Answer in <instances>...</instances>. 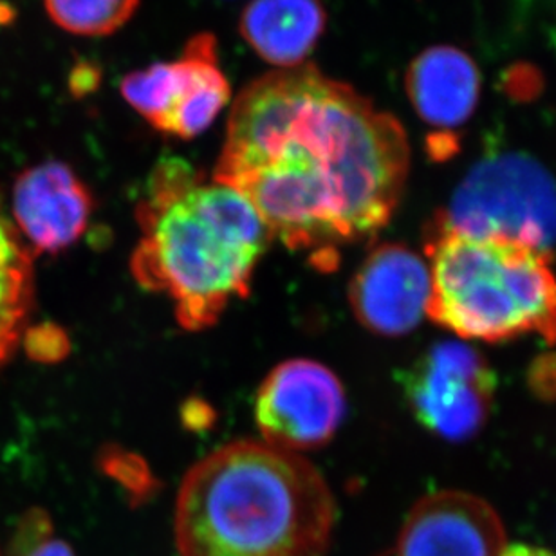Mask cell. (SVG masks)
<instances>
[{
    "instance_id": "8",
    "label": "cell",
    "mask_w": 556,
    "mask_h": 556,
    "mask_svg": "<svg viewBox=\"0 0 556 556\" xmlns=\"http://www.w3.org/2000/svg\"><path fill=\"white\" fill-rule=\"evenodd\" d=\"M345 416L342 381L313 359L277 365L258 387L255 419L264 443L300 454L329 443Z\"/></svg>"
},
{
    "instance_id": "6",
    "label": "cell",
    "mask_w": 556,
    "mask_h": 556,
    "mask_svg": "<svg viewBox=\"0 0 556 556\" xmlns=\"http://www.w3.org/2000/svg\"><path fill=\"white\" fill-rule=\"evenodd\" d=\"M122 97L163 135H203L231 100L214 35L199 33L179 59L129 73L122 81Z\"/></svg>"
},
{
    "instance_id": "11",
    "label": "cell",
    "mask_w": 556,
    "mask_h": 556,
    "mask_svg": "<svg viewBox=\"0 0 556 556\" xmlns=\"http://www.w3.org/2000/svg\"><path fill=\"white\" fill-rule=\"evenodd\" d=\"M503 520L484 498L443 490L419 498L400 536L396 556H501Z\"/></svg>"
},
{
    "instance_id": "5",
    "label": "cell",
    "mask_w": 556,
    "mask_h": 556,
    "mask_svg": "<svg viewBox=\"0 0 556 556\" xmlns=\"http://www.w3.org/2000/svg\"><path fill=\"white\" fill-rule=\"evenodd\" d=\"M433 225L468 236L501 237L552 255L556 248V182L536 160L493 152L471 166Z\"/></svg>"
},
{
    "instance_id": "15",
    "label": "cell",
    "mask_w": 556,
    "mask_h": 556,
    "mask_svg": "<svg viewBox=\"0 0 556 556\" xmlns=\"http://www.w3.org/2000/svg\"><path fill=\"white\" fill-rule=\"evenodd\" d=\"M49 18L78 37H108L135 16L139 0H43Z\"/></svg>"
},
{
    "instance_id": "3",
    "label": "cell",
    "mask_w": 556,
    "mask_h": 556,
    "mask_svg": "<svg viewBox=\"0 0 556 556\" xmlns=\"http://www.w3.org/2000/svg\"><path fill=\"white\" fill-rule=\"evenodd\" d=\"M331 488L304 455L241 439L187 471L177 493L179 556H326Z\"/></svg>"
},
{
    "instance_id": "4",
    "label": "cell",
    "mask_w": 556,
    "mask_h": 556,
    "mask_svg": "<svg viewBox=\"0 0 556 556\" xmlns=\"http://www.w3.org/2000/svg\"><path fill=\"white\" fill-rule=\"evenodd\" d=\"M427 316L463 340L501 343L536 334L556 343L552 255L501 237H477L430 223Z\"/></svg>"
},
{
    "instance_id": "20",
    "label": "cell",
    "mask_w": 556,
    "mask_h": 556,
    "mask_svg": "<svg viewBox=\"0 0 556 556\" xmlns=\"http://www.w3.org/2000/svg\"><path fill=\"white\" fill-rule=\"evenodd\" d=\"M0 556H2V553H0Z\"/></svg>"
},
{
    "instance_id": "1",
    "label": "cell",
    "mask_w": 556,
    "mask_h": 556,
    "mask_svg": "<svg viewBox=\"0 0 556 556\" xmlns=\"http://www.w3.org/2000/svg\"><path fill=\"white\" fill-rule=\"evenodd\" d=\"M407 132L315 65L280 70L236 98L214 179L261 215L269 236L326 271L375 239L402 201Z\"/></svg>"
},
{
    "instance_id": "19",
    "label": "cell",
    "mask_w": 556,
    "mask_h": 556,
    "mask_svg": "<svg viewBox=\"0 0 556 556\" xmlns=\"http://www.w3.org/2000/svg\"><path fill=\"white\" fill-rule=\"evenodd\" d=\"M522 2H525V4H528V2H530V0H522Z\"/></svg>"
},
{
    "instance_id": "10",
    "label": "cell",
    "mask_w": 556,
    "mask_h": 556,
    "mask_svg": "<svg viewBox=\"0 0 556 556\" xmlns=\"http://www.w3.org/2000/svg\"><path fill=\"white\" fill-rule=\"evenodd\" d=\"M16 231L35 253H60L86 233L94 199L76 172L46 161L16 177L11 193Z\"/></svg>"
},
{
    "instance_id": "16",
    "label": "cell",
    "mask_w": 556,
    "mask_h": 556,
    "mask_svg": "<svg viewBox=\"0 0 556 556\" xmlns=\"http://www.w3.org/2000/svg\"><path fill=\"white\" fill-rule=\"evenodd\" d=\"M13 556H75L70 544L53 536V525L42 509L22 517L11 542Z\"/></svg>"
},
{
    "instance_id": "17",
    "label": "cell",
    "mask_w": 556,
    "mask_h": 556,
    "mask_svg": "<svg viewBox=\"0 0 556 556\" xmlns=\"http://www.w3.org/2000/svg\"><path fill=\"white\" fill-rule=\"evenodd\" d=\"M22 345L27 349L31 358L40 362L60 359L67 351V340L59 327L53 326L27 327Z\"/></svg>"
},
{
    "instance_id": "9",
    "label": "cell",
    "mask_w": 556,
    "mask_h": 556,
    "mask_svg": "<svg viewBox=\"0 0 556 556\" xmlns=\"http://www.w3.org/2000/svg\"><path fill=\"white\" fill-rule=\"evenodd\" d=\"M428 299L427 258L392 242L375 248L349 286V304L356 320L383 338L413 332L427 316Z\"/></svg>"
},
{
    "instance_id": "7",
    "label": "cell",
    "mask_w": 556,
    "mask_h": 556,
    "mask_svg": "<svg viewBox=\"0 0 556 556\" xmlns=\"http://www.w3.org/2000/svg\"><path fill=\"white\" fill-rule=\"evenodd\" d=\"M408 407L417 421L446 441H468L486 425L495 375L477 349L441 342L427 349L405 378Z\"/></svg>"
},
{
    "instance_id": "2",
    "label": "cell",
    "mask_w": 556,
    "mask_h": 556,
    "mask_svg": "<svg viewBox=\"0 0 556 556\" xmlns=\"http://www.w3.org/2000/svg\"><path fill=\"white\" fill-rule=\"evenodd\" d=\"M139 237L130 269L136 282L165 294L187 331L219 321L233 300L250 293L268 250V228L244 195L204 179L187 161L155 166L136 206Z\"/></svg>"
},
{
    "instance_id": "14",
    "label": "cell",
    "mask_w": 556,
    "mask_h": 556,
    "mask_svg": "<svg viewBox=\"0 0 556 556\" xmlns=\"http://www.w3.org/2000/svg\"><path fill=\"white\" fill-rule=\"evenodd\" d=\"M35 305L31 248L0 215V369L22 345Z\"/></svg>"
},
{
    "instance_id": "13",
    "label": "cell",
    "mask_w": 556,
    "mask_h": 556,
    "mask_svg": "<svg viewBox=\"0 0 556 556\" xmlns=\"http://www.w3.org/2000/svg\"><path fill=\"white\" fill-rule=\"evenodd\" d=\"M321 0H252L241 15V35L277 71L305 64L326 31Z\"/></svg>"
},
{
    "instance_id": "12",
    "label": "cell",
    "mask_w": 556,
    "mask_h": 556,
    "mask_svg": "<svg viewBox=\"0 0 556 556\" xmlns=\"http://www.w3.org/2000/svg\"><path fill=\"white\" fill-rule=\"evenodd\" d=\"M408 100L425 124L455 129L476 111L481 75L460 49L438 46L417 54L405 76Z\"/></svg>"
},
{
    "instance_id": "18",
    "label": "cell",
    "mask_w": 556,
    "mask_h": 556,
    "mask_svg": "<svg viewBox=\"0 0 556 556\" xmlns=\"http://www.w3.org/2000/svg\"><path fill=\"white\" fill-rule=\"evenodd\" d=\"M501 556H555L553 553L542 549V547L526 546V544H514L506 546Z\"/></svg>"
}]
</instances>
